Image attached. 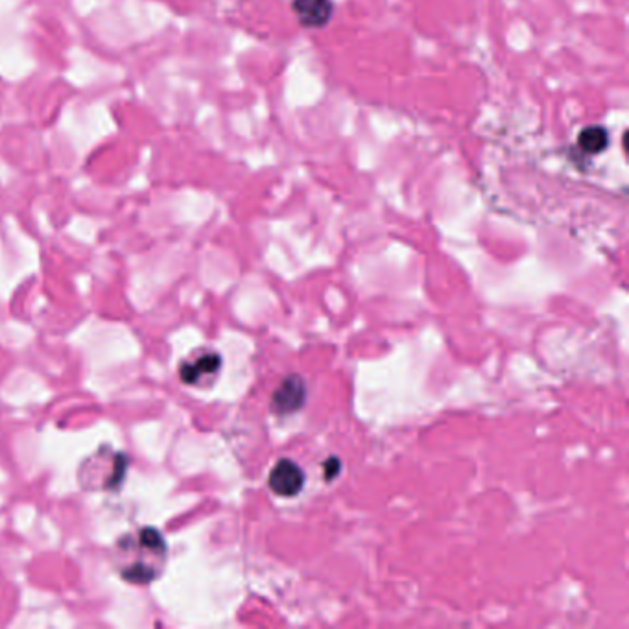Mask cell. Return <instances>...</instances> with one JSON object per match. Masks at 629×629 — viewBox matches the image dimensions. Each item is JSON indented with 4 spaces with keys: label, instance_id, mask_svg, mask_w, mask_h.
<instances>
[{
    "label": "cell",
    "instance_id": "4",
    "mask_svg": "<svg viewBox=\"0 0 629 629\" xmlns=\"http://www.w3.org/2000/svg\"><path fill=\"white\" fill-rule=\"evenodd\" d=\"M307 397V388L301 377H288L286 380H283V384L275 389L274 399H272V406L277 414H290L300 410L305 403Z\"/></svg>",
    "mask_w": 629,
    "mask_h": 629
},
{
    "label": "cell",
    "instance_id": "3",
    "mask_svg": "<svg viewBox=\"0 0 629 629\" xmlns=\"http://www.w3.org/2000/svg\"><path fill=\"white\" fill-rule=\"evenodd\" d=\"M292 13L297 22L309 30H319L333 19V0H292Z\"/></svg>",
    "mask_w": 629,
    "mask_h": 629
},
{
    "label": "cell",
    "instance_id": "5",
    "mask_svg": "<svg viewBox=\"0 0 629 629\" xmlns=\"http://www.w3.org/2000/svg\"><path fill=\"white\" fill-rule=\"evenodd\" d=\"M220 363L222 360L214 353H207L194 358L192 362H185L179 370L181 380L187 384H200L202 380L218 373Z\"/></svg>",
    "mask_w": 629,
    "mask_h": 629
},
{
    "label": "cell",
    "instance_id": "1",
    "mask_svg": "<svg viewBox=\"0 0 629 629\" xmlns=\"http://www.w3.org/2000/svg\"><path fill=\"white\" fill-rule=\"evenodd\" d=\"M113 559L126 581L148 585L167 565V543L157 529L143 528L118 539Z\"/></svg>",
    "mask_w": 629,
    "mask_h": 629
},
{
    "label": "cell",
    "instance_id": "2",
    "mask_svg": "<svg viewBox=\"0 0 629 629\" xmlns=\"http://www.w3.org/2000/svg\"><path fill=\"white\" fill-rule=\"evenodd\" d=\"M270 489L283 499H290V496L300 494L305 485V475L297 463L290 459L277 461V466L272 469L268 478Z\"/></svg>",
    "mask_w": 629,
    "mask_h": 629
},
{
    "label": "cell",
    "instance_id": "6",
    "mask_svg": "<svg viewBox=\"0 0 629 629\" xmlns=\"http://www.w3.org/2000/svg\"><path fill=\"white\" fill-rule=\"evenodd\" d=\"M578 146L587 155H598L609 146V134L604 126H587L578 137Z\"/></svg>",
    "mask_w": 629,
    "mask_h": 629
}]
</instances>
